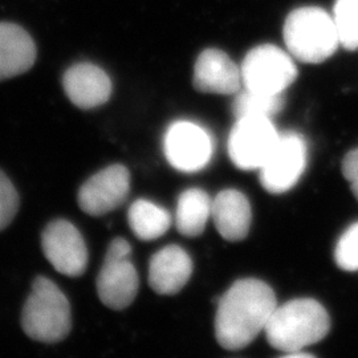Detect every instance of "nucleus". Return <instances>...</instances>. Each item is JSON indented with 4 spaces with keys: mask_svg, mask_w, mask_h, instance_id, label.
I'll return each mask as SVG.
<instances>
[{
    "mask_svg": "<svg viewBox=\"0 0 358 358\" xmlns=\"http://www.w3.org/2000/svg\"><path fill=\"white\" fill-rule=\"evenodd\" d=\"M278 307L275 292L267 282L242 279L234 282L219 299L215 337L227 350L250 345L268 324Z\"/></svg>",
    "mask_w": 358,
    "mask_h": 358,
    "instance_id": "1",
    "label": "nucleus"
},
{
    "mask_svg": "<svg viewBox=\"0 0 358 358\" xmlns=\"http://www.w3.org/2000/svg\"><path fill=\"white\" fill-rule=\"evenodd\" d=\"M329 331V315L313 299H294L278 306L264 329L269 345L282 355L319 343Z\"/></svg>",
    "mask_w": 358,
    "mask_h": 358,
    "instance_id": "2",
    "label": "nucleus"
},
{
    "mask_svg": "<svg viewBox=\"0 0 358 358\" xmlns=\"http://www.w3.org/2000/svg\"><path fill=\"white\" fill-rule=\"evenodd\" d=\"M282 38L296 60L319 64L329 59L340 45L331 13L320 7H300L285 19Z\"/></svg>",
    "mask_w": 358,
    "mask_h": 358,
    "instance_id": "3",
    "label": "nucleus"
},
{
    "mask_svg": "<svg viewBox=\"0 0 358 358\" xmlns=\"http://www.w3.org/2000/svg\"><path fill=\"white\" fill-rule=\"evenodd\" d=\"M22 327L29 338L44 344L60 343L71 332L69 301L50 279H35L22 312Z\"/></svg>",
    "mask_w": 358,
    "mask_h": 358,
    "instance_id": "4",
    "label": "nucleus"
},
{
    "mask_svg": "<svg viewBox=\"0 0 358 358\" xmlns=\"http://www.w3.org/2000/svg\"><path fill=\"white\" fill-rule=\"evenodd\" d=\"M245 90L267 94H282L297 77L292 55L273 44L252 48L241 65Z\"/></svg>",
    "mask_w": 358,
    "mask_h": 358,
    "instance_id": "5",
    "label": "nucleus"
},
{
    "mask_svg": "<svg viewBox=\"0 0 358 358\" xmlns=\"http://www.w3.org/2000/svg\"><path fill=\"white\" fill-rule=\"evenodd\" d=\"M131 247L115 238L109 244L103 268L97 278V294L103 306L115 310L128 308L138 294L140 279L131 260Z\"/></svg>",
    "mask_w": 358,
    "mask_h": 358,
    "instance_id": "6",
    "label": "nucleus"
},
{
    "mask_svg": "<svg viewBox=\"0 0 358 358\" xmlns=\"http://www.w3.org/2000/svg\"><path fill=\"white\" fill-rule=\"evenodd\" d=\"M280 133L272 118L247 115L236 118L229 136V155L241 170H259L275 149Z\"/></svg>",
    "mask_w": 358,
    "mask_h": 358,
    "instance_id": "7",
    "label": "nucleus"
},
{
    "mask_svg": "<svg viewBox=\"0 0 358 358\" xmlns=\"http://www.w3.org/2000/svg\"><path fill=\"white\" fill-rule=\"evenodd\" d=\"M308 148L304 137L284 131L264 165L259 169L260 183L271 194L289 192L307 167Z\"/></svg>",
    "mask_w": 358,
    "mask_h": 358,
    "instance_id": "8",
    "label": "nucleus"
},
{
    "mask_svg": "<svg viewBox=\"0 0 358 358\" xmlns=\"http://www.w3.org/2000/svg\"><path fill=\"white\" fill-rule=\"evenodd\" d=\"M164 149L171 166L183 173H195L211 161L214 143L202 127L190 121H177L167 129Z\"/></svg>",
    "mask_w": 358,
    "mask_h": 358,
    "instance_id": "9",
    "label": "nucleus"
},
{
    "mask_svg": "<svg viewBox=\"0 0 358 358\" xmlns=\"http://www.w3.org/2000/svg\"><path fill=\"white\" fill-rule=\"evenodd\" d=\"M44 255L62 275L81 276L88 266V248L76 227L64 219L50 223L41 235Z\"/></svg>",
    "mask_w": 358,
    "mask_h": 358,
    "instance_id": "10",
    "label": "nucleus"
},
{
    "mask_svg": "<svg viewBox=\"0 0 358 358\" xmlns=\"http://www.w3.org/2000/svg\"><path fill=\"white\" fill-rule=\"evenodd\" d=\"M130 192V174L122 165L106 167L90 177L78 192L80 208L92 217H101L127 201Z\"/></svg>",
    "mask_w": 358,
    "mask_h": 358,
    "instance_id": "11",
    "label": "nucleus"
},
{
    "mask_svg": "<svg viewBox=\"0 0 358 358\" xmlns=\"http://www.w3.org/2000/svg\"><path fill=\"white\" fill-rule=\"evenodd\" d=\"M192 84L202 93L236 94L243 88L241 66L235 64L226 52L208 48L196 59Z\"/></svg>",
    "mask_w": 358,
    "mask_h": 358,
    "instance_id": "12",
    "label": "nucleus"
},
{
    "mask_svg": "<svg viewBox=\"0 0 358 358\" xmlns=\"http://www.w3.org/2000/svg\"><path fill=\"white\" fill-rule=\"evenodd\" d=\"M63 88L77 108L88 110L101 106L110 99L112 81L100 66L81 63L65 71Z\"/></svg>",
    "mask_w": 358,
    "mask_h": 358,
    "instance_id": "13",
    "label": "nucleus"
},
{
    "mask_svg": "<svg viewBox=\"0 0 358 358\" xmlns=\"http://www.w3.org/2000/svg\"><path fill=\"white\" fill-rule=\"evenodd\" d=\"M192 273L190 255L182 247L171 244L152 256L149 284L157 294H176L190 280Z\"/></svg>",
    "mask_w": 358,
    "mask_h": 358,
    "instance_id": "14",
    "label": "nucleus"
},
{
    "mask_svg": "<svg viewBox=\"0 0 358 358\" xmlns=\"http://www.w3.org/2000/svg\"><path fill=\"white\" fill-rule=\"evenodd\" d=\"M211 219L226 241H243L251 229V205L243 192L223 190L213 199Z\"/></svg>",
    "mask_w": 358,
    "mask_h": 358,
    "instance_id": "15",
    "label": "nucleus"
},
{
    "mask_svg": "<svg viewBox=\"0 0 358 358\" xmlns=\"http://www.w3.org/2000/svg\"><path fill=\"white\" fill-rule=\"evenodd\" d=\"M36 45L23 27L0 23V81L26 73L35 64Z\"/></svg>",
    "mask_w": 358,
    "mask_h": 358,
    "instance_id": "16",
    "label": "nucleus"
},
{
    "mask_svg": "<svg viewBox=\"0 0 358 358\" xmlns=\"http://www.w3.org/2000/svg\"><path fill=\"white\" fill-rule=\"evenodd\" d=\"M213 199L201 189H189L179 195L176 226L185 236L195 238L203 234L211 219Z\"/></svg>",
    "mask_w": 358,
    "mask_h": 358,
    "instance_id": "17",
    "label": "nucleus"
},
{
    "mask_svg": "<svg viewBox=\"0 0 358 358\" xmlns=\"http://www.w3.org/2000/svg\"><path fill=\"white\" fill-rule=\"evenodd\" d=\"M128 220L133 234L145 242L161 238L171 226L166 210L146 199H138L130 206Z\"/></svg>",
    "mask_w": 358,
    "mask_h": 358,
    "instance_id": "18",
    "label": "nucleus"
},
{
    "mask_svg": "<svg viewBox=\"0 0 358 358\" xmlns=\"http://www.w3.org/2000/svg\"><path fill=\"white\" fill-rule=\"evenodd\" d=\"M284 94H267L242 88L232 103V112L236 118L247 115H259L272 118L284 109Z\"/></svg>",
    "mask_w": 358,
    "mask_h": 358,
    "instance_id": "19",
    "label": "nucleus"
},
{
    "mask_svg": "<svg viewBox=\"0 0 358 358\" xmlns=\"http://www.w3.org/2000/svg\"><path fill=\"white\" fill-rule=\"evenodd\" d=\"M332 16L340 44L348 51H357L358 0H336Z\"/></svg>",
    "mask_w": 358,
    "mask_h": 358,
    "instance_id": "20",
    "label": "nucleus"
},
{
    "mask_svg": "<svg viewBox=\"0 0 358 358\" xmlns=\"http://www.w3.org/2000/svg\"><path fill=\"white\" fill-rule=\"evenodd\" d=\"M336 264L348 272L358 271V222L340 236L334 250Z\"/></svg>",
    "mask_w": 358,
    "mask_h": 358,
    "instance_id": "21",
    "label": "nucleus"
},
{
    "mask_svg": "<svg viewBox=\"0 0 358 358\" xmlns=\"http://www.w3.org/2000/svg\"><path fill=\"white\" fill-rule=\"evenodd\" d=\"M19 210V195L8 177L0 170V231L8 227Z\"/></svg>",
    "mask_w": 358,
    "mask_h": 358,
    "instance_id": "22",
    "label": "nucleus"
},
{
    "mask_svg": "<svg viewBox=\"0 0 358 358\" xmlns=\"http://www.w3.org/2000/svg\"><path fill=\"white\" fill-rule=\"evenodd\" d=\"M343 174L358 201V149L346 154L343 161Z\"/></svg>",
    "mask_w": 358,
    "mask_h": 358,
    "instance_id": "23",
    "label": "nucleus"
}]
</instances>
